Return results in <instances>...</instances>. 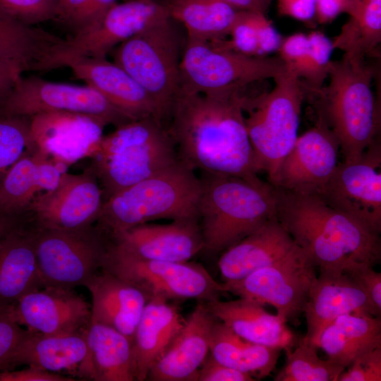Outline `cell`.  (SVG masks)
Instances as JSON below:
<instances>
[{
    "mask_svg": "<svg viewBox=\"0 0 381 381\" xmlns=\"http://www.w3.org/2000/svg\"><path fill=\"white\" fill-rule=\"evenodd\" d=\"M285 71L279 56H248L215 42L186 37L180 64L181 89L205 93L243 88Z\"/></svg>",
    "mask_w": 381,
    "mask_h": 381,
    "instance_id": "cell-10",
    "label": "cell"
},
{
    "mask_svg": "<svg viewBox=\"0 0 381 381\" xmlns=\"http://www.w3.org/2000/svg\"><path fill=\"white\" fill-rule=\"evenodd\" d=\"M347 368L338 381H380L381 346L361 354Z\"/></svg>",
    "mask_w": 381,
    "mask_h": 381,
    "instance_id": "cell-44",
    "label": "cell"
},
{
    "mask_svg": "<svg viewBox=\"0 0 381 381\" xmlns=\"http://www.w3.org/2000/svg\"><path fill=\"white\" fill-rule=\"evenodd\" d=\"M291 236L276 217L224 250L218 261L224 282L242 279L268 266L296 247Z\"/></svg>",
    "mask_w": 381,
    "mask_h": 381,
    "instance_id": "cell-25",
    "label": "cell"
},
{
    "mask_svg": "<svg viewBox=\"0 0 381 381\" xmlns=\"http://www.w3.org/2000/svg\"><path fill=\"white\" fill-rule=\"evenodd\" d=\"M49 111L84 114L115 127L132 121L90 86L37 77L22 76L0 101V115L30 118Z\"/></svg>",
    "mask_w": 381,
    "mask_h": 381,
    "instance_id": "cell-14",
    "label": "cell"
},
{
    "mask_svg": "<svg viewBox=\"0 0 381 381\" xmlns=\"http://www.w3.org/2000/svg\"><path fill=\"white\" fill-rule=\"evenodd\" d=\"M216 318L200 301L169 346L151 367L146 380L196 381L210 353V339Z\"/></svg>",
    "mask_w": 381,
    "mask_h": 381,
    "instance_id": "cell-22",
    "label": "cell"
},
{
    "mask_svg": "<svg viewBox=\"0 0 381 381\" xmlns=\"http://www.w3.org/2000/svg\"><path fill=\"white\" fill-rule=\"evenodd\" d=\"M332 40L319 30L297 32L282 38L277 50L288 72L299 80L314 96L328 77L334 50Z\"/></svg>",
    "mask_w": 381,
    "mask_h": 381,
    "instance_id": "cell-33",
    "label": "cell"
},
{
    "mask_svg": "<svg viewBox=\"0 0 381 381\" xmlns=\"http://www.w3.org/2000/svg\"><path fill=\"white\" fill-rule=\"evenodd\" d=\"M35 224L25 220L0 241V305L13 306L43 287L35 250Z\"/></svg>",
    "mask_w": 381,
    "mask_h": 381,
    "instance_id": "cell-27",
    "label": "cell"
},
{
    "mask_svg": "<svg viewBox=\"0 0 381 381\" xmlns=\"http://www.w3.org/2000/svg\"><path fill=\"white\" fill-rule=\"evenodd\" d=\"M104 202L102 189L88 167L79 174L64 173L54 189L37 195L23 213L40 226L77 230L97 222Z\"/></svg>",
    "mask_w": 381,
    "mask_h": 381,
    "instance_id": "cell-16",
    "label": "cell"
},
{
    "mask_svg": "<svg viewBox=\"0 0 381 381\" xmlns=\"http://www.w3.org/2000/svg\"><path fill=\"white\" fill-rule=\"evenodd\" d=\"M198 219L204 250H226L276 217L274 187L260 179L202 173Z\"/></svg>",
    "mask_w": 381,
    "mask_h": 381,
    "instance_id": "cell-3",
    "label": "cell"
},
{
    "mask_svg": "<svg viewBox=\"0 0 381 381\" xmlns=\"http://www.w3.org/2000/svg\"><path fill=\"white\" fill-rule=\"evenodd\" d=\"M243 88L180 90L167 128L179 162L202 173L258 180L243 111Z\"/></svg>",
    "mask_w": 381,
    "mask_h": 381,
    "instance_id": "cell-1",
    "label": "cell"
},
{
    "mask_svg": "<svg viewBox=\"0 0 381 381\" xmlns=\"http://www.w3.org/2000/svg\"><path fill=\"white\" fill-rule=\"evenodd\" d=\"M274 87L258 97H243L245 123L257 173L265 172L273 185L279 169L298 135L302 83L286 71L273 79Z\"/></svg>",
    "mask_w": 381,
    "mask_h": 381,
    "instance_id": "cell-7",
    "label": "cell"
},
{
    "mask_svg": "<svg viewBox=\"0 0 381 381\" xmlns=\"http://www.w3.org/2000/svg\"><path fill=\"white\" fill-rule=\"evenodd\" d=\"M250 375L217 361L209 353L199 369L196 381H253Z\"/></svg>",
    "mask_w": 381,
    "mask_h": 381,
    "instance_id": "cell-46",
    "label": "cell"
},
{
    "mask_svg": "<svg viewBox=\"0 0 381 381\" xmlns=\"http://www.w3.org/2000/svg\"><path fill=\"white\" fill-rule=\"evenodd\" d=\"M105 126L98 119L84 114L42 112L30 117L31 144L68 167L92 155Z\"/></svg>",
    "mask_w": 381,
    "mask_h": 381,
    "instance_id": "cell-18",
    "label": "cell"
},
{
    "mask_svg": "<svg viewBox=\"0 0 381 381\" xmlns=\"http://www.w3.org/2000/svg\"><path fill=\"white\" fill-rule=\"evenodd\" d=\"M179 308L169 301L151 298L135 328L133 355L135 380H147L153 364L162 355L185 324Z\"/></svg>",
    "mask_w": 381,
    "mask_h": 381,
    "instance_id": "cell-29",
    "label": "cell"
},
{
    "mask_svg": "<svg viewBox=\"0 0 381 381\" xmlns=\"http://www.w3.org/2000/svg\"><path fill=\"white\" fill-rule=\"evenodd\" d=\"M12 313L30 331L67 335L87 329L91 305L73 289L44 286L23 296L12 306Z\"/></svg>",
    "mask_w": 381,
    "mask_h": 381,
    "instance_id": "cell-19",
    "label": "cell"
},
{
    "mask_svg": "<svg viewBox=\"0 0 381 381\" xmlns=\"http://www.w3.org/2000/svg\"><path fill=\"white\" fill-rule=\"evenodd\" d=\"M104 201L121 190L179 162L174 142L153 117L132 120L103 135L89 157Z\"/></svg>",
    "mask_w": 381,
    "mask_h": 381,
    "instance_id": "cell-5",
    "label": "cell"
},
{
    "mask_svg": "<svg viewBox=\"0 0 381 381\" xmlns=\"http://www.w3.org/2000/svg\"><path fill=\"white\" fill-rule=\"evenodd\" d=\"M380 346V317L361 313L338 317L323 330L318 342L329 361L345 368L361 354Z\"/></svg>",
    "mask_w": 381,
    "mask_h": 381,
    "instance_id": "cell-32",
    "label": "cell"
},
{
    "mask_svg": "<svg viewBox=\"0 0 381 381\" xmlns=\"http://www.w3.org/2000/svg\"><path fill=\"white\" fill-rule=\"evenodd\" d=\"M87 354L78 376L95 381H135L132 340L118 330L90 322L85 332Z\"/></svg>",
    "mask_w": 381,
    "mask_h": 381,
    "instance_id": "cell-30",
    "label": "cell"
},
{
    "mask_svg": "<svg viewBox=\"0 0 381 381\" xmlns=\"http://www.w3.org/2000/svg\"><path fill=\"white\" fill-rule=\"evenodd\" d=\"M160 1L186 37L206 41L226 40L239 11L223 0Z\"/></svg>",
    "mask_w": 381,
    "mask_h": 381,
    "instance_id": "cell-36",
    "label": "cell"
},
{
    "mask_svg": "<svg viewBox=\"0 0 381 381\" xmlns=\"http://www.w3.org/2000/svg\"><path fill=\"white\" fill-rule=\"evenodd\" d=\"M339 141L318 113L315 125L298 135L272 185L283 190L316 193L338 165Z\"/></svg>",
    "mask_w": 381,
    "mask_h": 381,
    "instance_id": "cell-17",
    "label": "cell"
},
{
    "mask_svg": "<svg viewBox=\"0 0 381 381\" xmlns=\"http://www.w3.org/2000/svg\"><path fill=\"white\" fill-rule=\"evenodd\" d=\"M171 17L116 47L114 63L148 93L163 119L181 90L180 64L186 39Z\"/></svg>",
    "mask_w": 381,
    "mask_h": 381,
    "instance_id": "cell-8",
    "label": "cell"
},
{
    "mask_svg": "<svg viewBox=\"0 0 381 381\" xmlns=\"http://www.w3.org/2000/svg\"><path fill=\"white\" fill-rule=\"evenodd\" d=\"M31 147L30 118L0 115V179Z\"/></svg>",
    "mask_w": 381,
    "mask_h": 381,
    "instance_id": "cell-41",
    "label": "cell"
},
{
    "mask_svg": "<svg viewBox=\"0 0 381 381\" xmlns=\"http://www.w3.org/2000/svg\"><path fill=\"white\" fill-rule=\"evenodd\" d=\"M102 269L136 286L150 298L207 302L219 299L224 293L222 283L200 264L144 259L111 238Z\"/></svg>",
    "mask_w": 381,
    "mask_h": 381,
    "instance_id": "cell-9",
    "label": "cell"
},
{
    "mask_svg": "<svg viewBox=\"0 0 381 381\" xmlns=\"http://www.w3.org/2000/svg\"><path fill=\"white\" fill-rule=\"evenodd\" d=\"M280 349L249 341L216 319L210 334V354L217 361L260 379L277 363Z\"/></svg>",
    "mask_w": 381,
    "mask_h": 381,
    "instance_id": "cell-35",
    "label": "cell"
},
{
    "mask_svg": "<svg viewBox=\"0 0 381 381\" xmlns=\"http://www.w3.org/2000/svg\"><path fill=\"white\" fill-rule=\"evenodd\" d=\"M373 72L365 57L344 54L330 61L329 83L315 95L319 99L318 113L337 137L344 162L358 160L377 135Z\"/></svg>",
    "mask_w": 381,
    "mask_h": 381,
    "instance_id": "cell-4",
    "label": "cell"
},
{
    "mask_svg": "<svg viewBox=\"0 0 381 381\" xmlns=\"http://www.w3.org/2000/svg\"><path fill=\"white\" fill-rule=\"evenodd\" d=\"M381 146L375 139L361 158L338 164L315 193L334 208L381 232Z\"/></svg>",
    "mask_w": 381,
    "mask_h": 381,
    "instance_id": "cell-15",
    "label": "cell"
},
{
    "mask_svg": "<svg viewBox=\"0 0 381 381\" xmlns=\"http://www.w3.org/2000/svg\"><path fill=\"white\" fill-rule=\"evenodd\" d=\"M169 17L160 0L116 2L89 29L65 39L38 71L65 67L80 58L105 59L121 43Z\"/></svg>",
    "mask_w": 381,
    "mask_h": 381,
    "instance_id": "cell-12",
    "label": "cell"
},
{
    "mask_svg": "<svg viewBox=\"0 0 381 381\" xmlns=\"http://www.w3.org/2000/svg\"><path fill=\"white\" fill-rule=\"evenodd\" d=\"M85 332L49 335L27 329L11 360L9 370L26 365L54 373L66 371L78 375L87 354Z\"/></svg>",
    "mask_w": 381,
    "mask_h": 381,
    "instance_id": "cell-31",
    "label": "cell"
},
{
    "mask_svg": "<svg viewBox=\"0 0 381 381\" xmlns=\"http://www.w3.org/2000/svg\"><path fill=\"white\" fill-rule=\"evenodd\" d=\"M109 241L107 234L96 223L77 230L35 224V250L43 287L85 286L102 270Z\"/></svg>",
    "mask_w": 381,
    "mask_h": 381,
    "instance_id": "cell-11",
    "label": "cell"
},
{
    "mask_svg": "<svg viewBox=\"0 0 381 381\" xmlns=\"http://www.w3.org/2000/svg\"><path fill=\"white\" fill-rule=\"evenodd\" d=\"M318 348L303 339L293 351H289L284 368L274 381H338L346 369L327 359H322Z\"/></svg>",
    "mask_w": 381,
    "mask_h": 381,
    "instance_id": "cell-39",
    "label": "cell"
},
{
    "mask_svg": "<svg viewBox=\"0 0 381 381\" xmlns=\"http://www.w3.org/2000/svg\"><path fill=\"white\" fill-rule=\"evenodd\" d=\"M23 72L18 64L0 59V101L11 91Z\"/></svg>",
    "mask_w": 381,
    "mask_h": 381,
    "instance_id": "cell-49",
    "label": "cell"
},
{
    "mask_svg": "<svg viewBox=\"0 0 381 381\" xmlns=\"http://www.w3.org/2000/svg\"><path fill=\"white\" fill-rule=\"evenodd\" d=\"M362 286L377 316L381 313V273L373 267L363 265L346 271Z\"/></svg>",
    "mask_w": 381,
    "mask_h": 381,
    "instance_id": "cell-45",
    "label": "cell"
},
{
    "mask_svg": "<svg viewBox=\"0 0 381 381\" xmlns=\"http://www.w3.org/2000/svg\"><path fill=\"white\" fill-rule=\"evenodd\" d=\"M315 267L298 246L274 263L238 280L222 283L224 293L273 306L284 322L297 321L317 278Z\"/></svg>",
    "mask_w": 381,
    "mask_h": 381,
    "instance_id": "cell-13",
    "label": "cell"
},
{
    "mask_svg": "<svg viewBox=\"0 0 381 381\" xmlns=\"http://www.w3.org/2000/svg\"><path fill=\"white\" fill-rule=\"evenodd\" d=\"M200 179L179 162L107 199L95 222L114 236L149 222L198 217Z\"/></svg>",
    "mask_w": 381,
    "mask_h": 381,
    "instance_id": "cell-6",
    "label": "cell"
},
{
    "mask_svg": "<svg viewBox=\"0 0 381 381\" xmlns=\"http://www.w3.org/2000/svg\"><path fill=\"white\" fill-rule=\"evenodd\" d=\"M348 0H315V20L320 23L332 21L344 13Z\"/></svg>",
    "mask_w": 381,
    "mask_h": 381,
    "instance_id": "cell-50",
    "label": "cell"
},
{
    "mask_svg": "<svg viewBox=\"0 0 381 381\" xmlns=\"http://www.w3.org/2000/svg\"><path fill=\"white\" fill-rule=\"evenodd\" d=\"M0 10L30 25L54 20L56 0H0Z\"/></svg>",
    "mask_w": 381,
    "mask_h": 381,
    "instance_id": "cell-42",
    "label": "cell"
},
{
    "mask_svg": "<svg viewBox=\"0 0 381 381\" xmlns=\"http://www.w3.org/2000/svg\"><path fill=\"white\" fill-rule=\"evenodd\" d=\"M65 67L85 82L132 120L153 117L161 122L159 111L148 93L128 73L105 59L80 58Z\"/></svg>",
    "mask_w": 381,
    "mask_h": 381,
    "instance_id": "cell-23",
    "label": "cell"
},
{
    "mask_svg": "<svg viewBox=\"0 0 381 381\" xmlns=\"http://www.w3.org/2000/svg\"><path fill=\"white\" fill-rule=\"evenodd\" d=\"M85 286L92 296L90 322L109 326L132 340L148 296L102 269Z\"/></svg>",
    "mask_w": 381,
    "mask_h": 381,
    "instance_id": "cell-26",
    "label": "cell"
},
{
    "mask_svg": "<svg viewBox=\"0 0 381 381\" xmlns=\"http://www.w3.org/2000/svg\"><path fill=\"white\" fill-rule=\"evenodd\" d=\"M274 189L277 219L319 273L346 272L363 265L374 267L380 261L379 234L315 193Z\"/></svg>",
    "mask_w": 381,
    "mask_h": 381,
    "instance_id": "cell-2",
    "label": "cell"
},
{
    "mask_svg": "<svg viewBox=\"0 0 381 381\" xmlns=\"http://www.w3.org/2000/svg\"><path fill=\"white\" fill-rule=\"evenodd\" d=\"M349 19L332 40L334 49L365 57L373 54L381 42V0H348Z\"/></svg>",
    "mask_w": 381,
    "mask_h": 381,
    "instance_id": "cell-37",
    "label": "cell"
},
{
    "mask_svg": "<svg viewBox=\"0 0 381 381\" xmlns=\"http://www.w3.org/2000/svg\"><path fill=\"white\" fill-rule=\"evenodd\" d=\"M75 379L34 367L20 370H0V381H74Z\"/></svg>",
    "mask_w": 381,
    "mask_h": 381,
    "instance_id": "cell-47",
    "label": "cell"
},
{
    "mask_svg": "<svg viewBox=\"0 0 381 381\" xmlns=\"http://www.w3.org/2000/svg\"><path fill=\"white\" fill-rule=\"evenodd\" d=\"M25 220L24 214L9 215L0 211V241L13 229Z\"/></svg>",
    "mask_w": 381,
    "mask_h": 381,
    "instance_id": "cell-52",
    "label": "cell"
},
{
    "mask_svg": "<svg viewBox=\"0 0 381 381\" xmlns=\"http://www.w3.org/2000/svg\"><path fill=\"white\" fill-rule=\"evenodd\" d=\"M64 40L0 10V59L16 63L24 71H38Z\"/></svg>",
    "mask_w": 381,
    "mask_h": 381,
    "instance_id": "cell-34",
    "label": "cell"
},
{
    "mask_svg": "<svg viewBox=\"0 0 381 381\" xmlns=\"http://www.w3.org/2000/svg\"><path fill=\"white\" fill-rule=\"evenodd\" d=\"M278 13L296 20H315V0H276Z\"/></svg>",
    "mask_w": 381,
    "mask_h": 381,
    "instance_id": "cell-48",
    "label": "cell"
},
{
    "mask_svg": "<svg viewBox=\"0 0 381 381\" xmlns=\"http://www.w3.org/2000/svg\"><path fill=\"white\" fill-rule=\"evenodd\" d=\"M229 36V40L215 42L252 56H267L277 51L282 40L265 14L253 11H239Z\"/></svg>",
    "mask_w": 381,
    "mask_h": 381,
    "instance_id": "cell-38",
    "label": "cell"
},
{
    "mask_svg": "<svg viewBox=\"0 0 381 381\" xmlns=\"http://www.w3.org/2000/svg\"><path fill=\"white\" fill-rule=\"evenodd\" d=\"M353 313L377 316L357 280L346 272L319 273L303 310L307 325L303 340L318 349L323 330L338 317Z\"/></svg>",
    "mask_w": 381,
    "mask_h": 381,
    "instance_id": "cell-20",
    "label": "cell"
},
{
    "mask_svg": "<svg viewBox=\"0 0 381 381\" xmlns=\"http://www.w3.org/2000/svg\"><path fill=\"white\" fill-rule=\"evenodd\" d=\"M27 334L12 313V306L0 305V370H8L11 360Z\"/></svg>",
    "mask_w": 381,
    "mask_h": 381,
    "instance_id": "cell-43",
    "label": "cell"
},
{
    "mask_svg": "<svg viewBox=\"0 0 381 381\" xmlns=\"http://www.w3.org/2000/svg\"><path fill=\"white\" fill-rule=\"evenodd\" d=\"M116 0H56L54 20L71 30L72 35L95 24Z\"/></svg>",
    "mask_w": 381,
    "mask_h": 381,
    "instance_id": "cell-40",
    "label": "cell"
},
{
    "mask_svg": "<svg viewBox=\"0 0 381 381\" xmlns=\"http://www.w3.org/2000/svg\"><path fill=\"white\" fill-rule=\"evenodd\" d=\"M212 315L241 337L263 346L290 351L295 337L286 322L263 306L238 298L205 302Z\"/></svg>",
    "mask_w": 381,
    "mask_h": 381,
    "instance_id": "cell-28",
    "label": "cell"
},
{
    "mask_svg": "<svg viewBox=\"0 0 381 381\" xmlns=\"http://www.w3.org/2000/svg\"><path fill=\"white\" fill-rule=\"evenodd\" d=\"M67 169L41 150L30 148L0 179V211L22 215L37 195L58 186Z\"/></svg>",
    "mask_w": 381,
    "mask_h": 381,
    "instance_id": "cell-24",
    "label": "cell"
},
{
    "mask_svg": "<svg viewBox=\"0 0 381 381\" xmlns=\"http://www.w3.org/2000/svg\"><path fill=\"white\" fill-rule=\"evenodd\" d=\"M109 236L123 249L147 260L188 262L204 250L198 217L166 224L145 223Z\"/></svg>",
    "mask_w": 381,
    "mask_h": 381,
    "instance_id": "cell-21",
    "label": "cell"
},
{
    "mask_svg": "<svg viewBox=\"0 0 381 381\" xmlns=\"http://www.w3.org/2000/svg\"><path fill=\"white\" fill-rule=\"evenodd\" d=\"M236 9L265 14L273 0H223Z\"/></svg>",
    "mask_w": 381,
    "mask_h": 381,
    "instance_id": "cell-51",
    "label": "cell"
}]
</instances>
